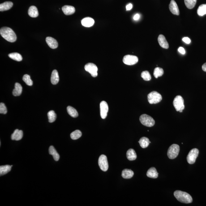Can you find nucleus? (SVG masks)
<instances>
[{
  "label": "nucleus",
  "mask_w": 206,
  "mask_h": 206,
  "mask_svg": "<svg viewBox=\"0 0 206 206\" xmlns=\"http://www.w3.org/2000/svg\"><path fill=\"white\" fill-rule=\"evenodd\" d=\"M1 36L6 41L14 42L16 41L17 37L15 32L12 29L7 27H4L0 30Z\"/></svg>",
  "instance_id": "1"
},
{
  "label": "nucleus",
  "mask_w": 206,
  "mask_h": 206,
  "mask_svg": "<svg viewBox=\"0 0 206 206\" xmlns=\"http://www.w3.org/2000/svg\"><path fill=\"white\" fill-rule=\"evenodd\" d=\"M176 199L181 203H190L192 202L193 199L191 195L187 193L181 191H176L174 193Z\"/></svg>",
  "instance_id": "2"
},
{
  "label": "nucleus",
  "mask_w": 206,
  "mask_h": 206,
  "mask_svg": "<svg viewBox=\"0 0 206 206\" xmlns=\"http://www.w3.org/2000/svg\"><path fill=\"white\" fill-rule=\"evenodd\" d=\"M148 102L151 104L159 103L162 99L161 95L156 91H152L147 96Z\"/></svg>",
  "instance_id": "3"
},
{
  "label": "nucleus",
  "mask_w": 206,
  "mask_h": 206,
  "mask_svg": "<svg viewBox=\"0 0 206 206\" xmlns=\"http://www.w3.org/2000/svg\"><path fill=\"white\" fill-rule=\"evenodd\" d=\"M173 104L177 111L181 113L184 109V100L181 96H176L173 100Z\"/></svg>",
  "instance_id": "4"
},
{
  "label": "nucleus",
  "mask_w": 206,
  "mask_h": 206,
  "mask_svg": "<svg viewBox=\"0 0 206 206\" xmlns=\"http://www.w3.org/2000/svg\"><path fill=\"white\" fill-rule=\"evenodd\" d=\"M180 151L179 145L173 144L169 147L167 152L168 157L171 159H174L178 156Z\"/></svg>",
  "instance_id": "5"
},
{
  "label": "nucleus",
  "mask_w": 206,
  "mask_h": 206,
  "mask_svg": "<svg viewBox=\"0 0 206 206\" xmlns=\"http://www.w3.org/2000/svg\"><path fill=\"white\" fill-rule=\"evenodd\" d=\"M141 123L145 126L151 127L155 125V121L149 115L143 114L139 118Z\"/></svg>",
  "instance_id": "6"
},
{
  "label": "nucleus",
  "mask_w": 206,
  "mask_h": 206,
  "mask_svg": "<svg viewBox=\"0 0 206 206\" xmlns=\"http://www.w3.org/2000/svg\"><path fill=\"white\" fill-rule=\"evenodd\" d=\"M199 154V150L195 148L192 149L189 152L187 157L188 163L190 164H193L195 162Z\"/></svg>",
  "instance_id": "7"
},
{
  "label": "nucleus",
  "mask_w": 206,
  "mask_h": 206,
  "mask_svg": "<svg viewBox=\"0 0 206 206\" xmlns=\"http://www.w3.org/2000/svg\"><path fill=\"white\" fill-rule=\"evenodd\" d=\"M84 69L86 71L90 73L93 77H96L97 76L98 68L94 64L91 63H87L85 66Z\"/></svg>",
  "instance_id": "8"
},
{
  "label": "nucleus",
  "mask_w": 206,
  "mask_h": 206,
  "mask_svg": "<svg viewBox=\"0 0 206 206\" xmlns=\"http://www.w3.org/2000/svg\"><path fill=\"white\" fill-rule=\"evenodd\" d=\"M98 164L102 170L104 171H107L109 169V164L106 156L104 155H101L99 158Z\"/></svg>",
  "instance_id": "9"
},
{
  "label": "nucleus",
  "mask_w": 206,
  "mask_h": 206,
  "mask_svg": "<svg viewBox=\"0 0 206 206\" xmlns=\"http://www.w3.org/2000/svg\"><path fill=\"white\" fill-rule=\"evenodd\" d=\"M122 61L125 64L133 66L137 63L138 58L136 56L127 55L124 57Z\"/></svg>",
  "instance_id": "10"
},
{
  "label": "nucleus",
  "mask_w": 206,
  "mask_h": 206,
  "mask_svg": "<svg viewBox=\"0 0 206 206\" xmlns=\"http://www.w3.org/2000/svg\"><path fill=\"white\" fill-rule=\"evenodd\" d=\"M100 116L102 118L104 119L106 118L107 115L109 106L106 102L103 101L100 102Z\"/></svg>",
  "instance_id": "11"
},
{
  "label": "nucleus",
  "mask_w": 206,
  "mask_h": 206,
  "mask_svg": "<svg viewBox=\"0 0 206 206\" xmlns=\"http://www.w3.org/2000/svg\"><path fill=\"white\" fill-rule=\"evenodd\" d=\"M169 9L171 12L174 15H179V10L177 4L174 0H171L169 5Z\"/></svg>",
  "instance_id": "12"
},
{
  "label": "nucleus",
  "mask_w": 206,
  "mask_h": 206,
  "mask_svg": "<svg viewBox=\"0 0 206 206\" xmlns=\"http://www.w3.org/2000/svg\"><path fill=\"white\" fill-rule=\"evenodd\" d=\"M158 41L160 46L163 48L165 49H169V44L165 38V36L162 35H160L159 36Z\"/></svg>",
  "instance_id": "13"
},
{
  "label": "nucleus",
  "mask_w": 206,
  "mask_h": 206,
  "mask_svg": "<svg viewBox=\"0 0 206 206\" xmlns=\"http://www.w3.org/2000/svg\"><path fill=\"white\" fill-rule=\"evenodd\" d=\"M62 10L64 14L66 15H72L75 12V8L74 6L67 5L63 6Z\"/></svg>",
  "instance_id": "14"
},
{
  "label": "nucleus",
  "mask_w": 206,
  "mask_h": 206,
  "mask_svg": "<svg viewBox=\"0 0 206 206\" xmlns=\"http://www.w3.org/2000/svg\"><path fill=\"white\" fill-rule=\"evenodd\" d=\"M82 25L86 27H92L94 24V20L91 17H86L83 19L81 20Z\"/></svg>",
  "instance_id": "15"
},
{
  "label": "nucleus",
  "mask_w": 206,
  "mask_h": 206,
  "mask_svg": "<svg viewBox=\"0 0 206 206\" xmlns=\"http://www.w3.org/2000/svg\"><path fill=\"white\" fill-rule=\"evenodd\" d=\"M46 41L49 47L52 49H56L58 46L57 41L53 38L50 37H47Z\"/></svg>",
  "instance_id": "16"
},
{
  "label": "nucleus",
  "mask_w": 206,
  "mask_h": 206,
  "mask_svg": "<svg viewBox=\"0 0 206 206\" xmlns=\"http://www.w3.org/2000/svg\"><path fill=\"white\" fill-rule=\"evenodd\" d=\"M23 137V132L22 130L17 129L14 131V133L12 134L11 139L12 140H21Z\"/></svg>",
  "instance_id": "17"
},
{
  "label": "nucleus",
  "mask_w": 206,
  "mask_h": 206,
  "mask_svg": "<svg viewBox=\"0 0 206 206\" xmlns=\"http://www.w3.org/2000/svg\"><path fill=\"white\" fill-rule=\"evenodd\" d=\"M158 173L156 168L152 167L148 169L147 173V177L153 179L157 178L158 177Z\"/></svg>",
  "instance_id": "18"
},
{
  "label": "nucleus",
  "mask_w": 206,
  "mask_h": 206,
  "mask_svg": "<svg viewBox=\"0 0 206 206\" xmlns=\"http://www.w3.org/2000/svg\"><path fill=\"white\" fill-rule=\"evenodd\" d=\"M59 81V77L57 70H53L51 77V82L53 85L57 84Z\"/></svg>",
  "instance_id": "19"
},
{
  "label": "nucleus",
  "mask_w": 206,
  "mask_h": 206,
  "mask_svg": "<svg viewBox=\"0 0 206 206\" xmlns=\"http://www.w3.org/2000/svg\"><path fill=\"white\" fill-rule=\"evenodd\" d=\"M28 15L32 18L37 17L39 15L37 7L35 6H31L28 10Z\"/></svg>",
  "instance_id": "20"
},
{
  "label": "nucleus",
  "mask_w": 206,
  "mask_h": 206,
  "mask_svg": "<svg viewBox=\"0 0 206 206\" xmlns=\"http://www.w3.org/2000/svg\"><path fill=\"white\" fill-rule=\"evenodd\" d=\"M134 174V172L131 169H126L122 171V175L123 178L128 179L132 178Z\"/></svg>",
  "instance_id": "21"
},
{
  "label": "nucleus",
  "mask_w": 206,
  "mask_h": 206,
  "mask_svg": "<svg viewBox=\"0 0 206 206\" xmlns=\"http://www.w3.org/2000/svg\"><path fill=\"white\" fill-rule=\"evenodd\" d=\"M127 158L130 161H133L137 158V154L135 151L133 149H129L126 153Z\"/></svg>",
  "instance_id": "22"
},
{
  "label": "nucleus",
  "mask_w": 206,
  "mask_h": 206,
  "mask_svg": "<svg viewBox=\"0 0 206 206\" xmlns=\"http://www.w3.org/2000/svg\"><path fill=\"white\" fill-rule=\"evenodd\" d=\"M22 92V87L21 85L19 83H16L15 85V89L13 90V95L14 96H19L21 94Z\"/></svg>",
  "instance_id": "23"
},
{
  "label": "nucleus",
  "mask_w": 206,
  "mask_h": 206,
  "mask_svg": "<svg viewBox=\"0 0 206 206\" xmlns=\"http://www.w3.org/2000/svg\"><path fill=\"white\" fill-rule=\"evenodd\" d=\"M49 153L53 156V158L55 161H58L60 159V155L57 153L56 150L53 146H51L49 148Z\"/></svg>",
  "instance_id": "24"
},
{
  "label": "nucleus",
  "mask_w": 206,
  "mask_h": 206,
  "mask_svg": "<svg viewBox=\"0 0 206 206\" xmlns=\"http://www.w3.org/2000/svg\"><path fill=\"white\" fill-rule=\"evenodd\" d=\"M13 6L11 2H6L0 4V11H4L10 9Z\"/></svg>",
  "instance_id": "25"
},
{
  "label": "nucleus",
  "mask_w": 206,
  "mask_h": 206,
  "mask_svg": "<svg viewBox=\"0 0 206 206\" xmlns=\"http://www.w3.org/2000/svg\"><path fill=\"white\" fill-rule=\"evenodd\" d=\"M11 166L6 165L0 166V175H5L11 170Z\"/></svg>",
  "instance_id": "26"
},
{
  "label": "nucleus",
  "mask_w": 206,
  "mask_h": 206,
  "mask_svg": "<svg viewBox=\"0 0 206 206\" xmlns=\"http://www.w3.org/2000/svg\"><path fill=\"white\" fill-rule=\"evenodd\" d=\"M138 143H139L142 148H147L149 145L150 141L148 138L144 137L140 138Z\"/></svg>",
  "instance_id": "27"
},
{
  "label": "nucleus",
  "mask_w": 206,
  "mask_h": 206,
  "mask_svg": "<svg viewBox=\"0 0 206 206\" xmlns=\"http://www.w3.org/2000/svg\"><path fill=\"white\" fill-rule=\"evenodd\" d=\"M67 111L69 115L73 118H76L78 116V113L76 109L73 107L68 106L67 107Z\"/></svg>",
  "instance_id": "28"
},
{
  "label": "nucleus",
  "mask_w": 206,
  "mask_h": 206,
  "mask_svg": "<svg viewBox=\"0 0 206 206\" xmlns=\"http://www.w3.org/2000/svg\"><path fill=\"white\" fill-rule=\"evenodd\" d=\"M197 13L200 16H203L206 14V4L201 5L198 8Z\"/></svg>",
  "instance_id": "29"
},
{
  "label": "nucleus",
  "mask_w": 206,
  "mask_h": 206,
  "mask_svg": "<svg viewBox=\"0 0 206 206\" xmlns=\"http://www.w3.org/2000/svg\"><path fill=\"white\" fill-rule=\"evenodd\" d=\"M9 57L14 61L20 62L23 59L22 55L18 53H10L9 55Z\"/></svg>",
  "instance_id": "30"
},
{
  "label": "nucleus",
  "mask_w": 206,
  "mask_h": 206,
  "mask_svg": "<svg viewBox=\"0 0 206 206\" xmlns=\"http://www.w3.org/2000/svg\"><path fill=\"white\" fill-rule=\"evenodd\" d=\"M197 0H184V3L188 9L194 8L196 5Z\"/></svg>",
  "instance_id": "31"
},
{
  "label": "nucleus",
  "mask_w": 206,
  "mask_h": 206,
  "mask_svg": "<svg viewBox=\"0 0 206 206\" xmlns=\"http://www.w3.org/2000/svg\"><path fill=\"white\" fill-rule=\"evenodd\" d=\"M164 71L162 68L160 67H156L154 69L153 72V75L155 77L157 78L159 77L162 76L164 75Z\"/></svg>",
  "instance_id": "32"
},
{
  "label": "nucleus",
  "mask_w": 206,
  "mask_h": 206,
  "mask_svg": "<svg viewBox=\"0 0 206 206\" xmlns=\"http://www.w3.org/2000/svg\"><path fill=\"white\" fill-rule=\"evenodd\" d=\"M48 119L49 122H53L55 121L57 118V115L54 111L51 110L48 113Z\"/></svg>",
  "instance_id": "33"
},
{
  "label": "nucleus",
  "mask_w": 206,
  "mask_h": 206,
  "mask_svg": "<svg viewBox=\"0 0 206 206\" xmlns=\"http://www.w3.org/2000/svg\"><path fill=\"white\" fill-rule=\"evenodd\" d=\"M81 136V132L79 130H75L70 134V137L73 140H76V139L80 138Z\"/></svg>",
  "instance_id": "34"
},
{
  "label": "nucleus",
  "mask_w": 206,
  "mask_h": 206,
  "mask_svg": "<svg viewBox=\"0 0 206 206\" xmlns=\"http://www.w3.org/2000/svg\"><path fill=\"white\" fill-rule=\"evenodd\" d=\"M23 80L24 82H25L26 84L27 85L29 86H31L33 84V82H32V80H31L30 75H24L23 76Z\"/></svg>",
  "instance_id": "35"
},
{
  "label": "nucleus",
  "mask_w": 206,
  "mask_h": 206,
  "mask_svg": "<svg viewBox=\"0 0 206 206\" xmlns=\"http://www.w3.org/2000/svg\"><path fill=\"white\" fill-rule=\"evenodd\" d=\"M141 76L144 80L146 81H149L151 79V76L148 71H143L141 74Z\"/></svg>",
  "instance_id": "36"
},
{
  "label": "nucleus",
  "mask_w": 206,
  "mask_h": 206,
  "mask_svg": "<svg viewBox=\"0 0 206 206\" xmlns=\"http://www.w3.org/2000/svg\"><path fill=\"white\" fill-rule=\"evenodd\" d=\"M7 110L5 104L3 103L0 104V113L1 114H6L7 113Z\"/></svg>",
  "instance_id": "37"
},
{
  "label": "nucleus",
  "mask_w": 206,
  "mask_h": 206,
  "mask_svg": "<svg viewBox=\"0 0 206 206\" xmlns=\"http://www.w3.org/2000/svg\"><path fill=\"white\" fill-rule=\"evenodd\" d=\"M182 41L187 44H189L191 42V40L188 37H184L182 39Z\"/></svg>",
  "instance_id": "38"
},
{
  "label": "nucleus",
  "mask_w": 206,
  "mask_h": 206,
  "mask_svg": "<svg viewBox=\"0 0 206 206\" xmlns=\"http://www.w3.org/2000/svg\"><path fill=\"white\" fill-rule=\"evenodd\" d=\"M178 50L179 52L182 54L184 55L185 54V53H186V51H185L184 48H182V47H179V48Z\"/></svg>",
  "instance_id": "39"
},
{
  "label": "nucleus",
  "mask_w": 206,
  "mask_h": 206,
  "mask_svg": "<svg viewBox=\"0 0 206 206\" xmlns=\"http://www.w3.org/2000/svg\"><path fill=\"white\" fill-rule=\"evenodd\" d=\"M133 5L131 4H129L126 6V9L127 10H130L132 9Z\"/></svg>",
  "instance_id": "40"
},
{
  "label": "nucleus",
  "mask_w": 206,
  "mask_h": 206,
  "mask_svg": "<svg viewBox=\"0 0 206 206\" xmlns=\"http://www.w3.org/2000/svg\"><path fill=\"white\" fill-rule=\"evenodd\" d=\"M140 16L139 14H136L134 17V20H138L140 19Z\"/></svg>",
  "instance_id": "41"
},
{
  "label": "nucleus",
  "mask_w": 206,
  "mask_h": 206,
  "mask_svg": "<svg viewBox=\"0 0 206 206\" xmlns=\"http://www.w3.org/2000/svg\"><path fill=\"white\" fill-rule=\"evenodd\" d=\"M202 70L203 71L206 72V63H205L202 66Z\"/></svg>",
  "instance_id": "42"
}]
</instances>
